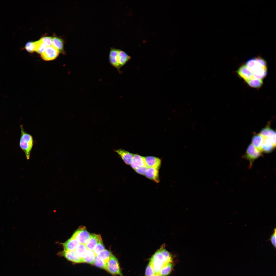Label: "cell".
<instances>
[{"label":"cell","instance_id":"obj_2","mask_svg":"<svg viewBox=\"0 0 276 276\" xmlns=\"http://www.w3.org/2000/svg\"><path fill=\"white\" fill-rule=\"evenodd\" d=\"M130 59V57L126 52L119 49L118 52L112 58L111 64L119 72L120 68Z\"/></svg>","mask_w":276,"mask_h":276},{"label":"cell","instance_id":"obj_8","mask_svg":"<svg viewBox=\"0 0 276 276\" xmlns=\"http://www.w3.org/2000/svg\"><path fill=\"white\" fill-rule=\"evenodd\" d=\"M59 53L58 50L52 45L48 46L41 54V56L45 61L52 60L57 56Z\"/></svg>","mask_w":276,"mask_h":276},{"label":"cell","instance_id":"obj_26","mask_svg":"<svg viewBox=\"0 0 276 276\" xmlns=\"http://www.w3.org/2000/svg\"><path fill=\"white\" fill-rule=\"evenodd\" d=\"M96 255L92 250H88L86 255L83 258L84 262L93 264Z\"/></svg>","mask_w":276,"mask_h":276},{"label":"cell","instance_id":"obj_1","mask_svg":"<svg viewBox=\"0 0 276 276\" xmlns=\"http://www.w3.org/2000/svg\"><path fill=\"white\" fill-rule=\"evenodd\" d=\"M20 128L21 133L19 146L25 153L27 159L29 160L34 144L33 139L32 135L24 131L22 125H20Z\"/></svg>","mask_w":276,"mask_h":276},{"label":"cell","instance_id":"obj_3","mask_svg":"<svg viewBox=\"0 0 276 276\" xmlns=\"http://www.w3.org/2000/svg\"><path fill=\"white\" fill-rule=\"evenodd\" d=\"M150 262L153 267L155 274H159L161 269L166 263L161 247L153 254Z\"/></svg>","mask_w":276,"mask_h":276},{"label":"cell","instance_id":"obj_24","mask_svg":"<svg viewBox=\"0 0 276 276\" xmlns=\"http://www.w3.org/2000/svg\"><path fill=\"white\" fill-rule=\"evenodd\" d=\"M112 253L110 251L105 249L102 251L96 256L98 259L102 260L107 263Z\"/></svg>","mask_w":276,"mask_h":276},{"label":"cell","instance_id":"obj_18","mask_svg":"<svg viewBox=\"0 0 276 276\" xmlns=\"http://www.w3.org/2000/svg\"><path fill=\"white\" fill-rule=\"evenodd\" d=\"M79 244L77 240L72 237L66 242L62 243L64 250H75Z\"/></svg>","mask_w":276,"mask_h":276},{"label":"cell","instance_id":"obj_21","mask_svg":"<svg viewBox=\"0 0 276 276\" xmlns=\"http://www.w3.org/2000/svg\"><path fill=\"white\" fill-rule=\"evenodd\" d=\"M52 45L59 52L63 53V41L58 37L52 38Z\"/></svg>","mask_w":276,"mask_h":276},{"label":"cell","instance_id":"obj_10","mask_svg":"<svg viewBox=\"0 0 276 276\" xmlns=\"http://www.w3.org/2000/svg\"><path fill=\"white\" fill-rule=\"evenodd\" d=\"M62 255L69 261L75 263L84 262L83 259L80 258L77 255L75 250H64L62 252Z\"/></svg>","mask_w":276,"mask_h":276},{"label":"cell","instance_id":"obj_29","mask_svg":"<svg viewBox=\"0 0 276 276\" xmlns=\"http://www.w3.org/2000/svg\"><path fill=\"white\" fill-rule=\"evenodd\" d=\"M107 263L103 261L98 259L96 256L93 264L99 268L105 270Z\"/></svg>","mask_w":276,"mask_h":276},{"label":"cell","instance_id":"obj_4","mask_svg":"<svg viewBox=\"0 0 276 276\" xmlns=\"http://www.w3.org/2000/svg\"><path fill=\"white\" fill-rule=\"evenodd\" d=\"M262 155V152L257 149L252 144L249 145L242 158L247 159L249 162V168H251L254 161Z\"/></svg>","mask_w":276,"mask_h":276},{"label":"cell","instance_id":"obj_20","mask_svg":"<svg viewBox=\"0 0 276 276\" xmlns=\"http://www.w3.org/2000/svg\"><path fill=\"white\" fill-rule=\"evenodd\" d=\"M263 141V137L259 134L255 133L252 138V144L261 152Z\"/></svg>","mask_w":276,"mask_h":276},{"label":"cell","instance_id":"obj_33","mask_svg":"<svg viewBox=\"0 0 276 276\" xmlns=\"http://www.w3.org/2000/svg\"><path fill=\"white\" fill-rule=\"evenodd\" d=\"M48 46L52 45V38L49 37H44L40 39Z\"/></svg>","mask_w":276,"mask_h":276},{"label":"cell","instance_id":"obj_12","mask_svg":"<svg viewBox=\"0 0 276 276\" xmlns=\"http://www.w3.org/2000/svg\"><path fill=\"white\" fill-rule=\"evenodd\" d=\"M146 165L148 167H152L159 169L161 165V160L159 158L153 156L144 157Z\"/></svg>","mask_w":276,"mask_h":276},{"label":"cell","instance_id":"obj_30","mask_svg":"<svg viewBox=\"0 0 276 276\" xmlns=\"http://www.w3.org/2000/svg\"><path fill=\"white\" fill-rule=\"evenodd\" d=\"M24 49L29 53H32L35 51L34 42L30 41L27 42L24 47Z\"/></svg>","mask_w":276,"mask_h":276},{"label":"cell","instance_id":"obj_17","mask_svg":"<svg viewBox=\"0 0 276 276\" xmlns=\"http://www.w3.org/2000/svg\"><path fill=\"white\" fill-rule=\"evenodd\" d=\"M263 141L262 147V152L269 153L272 151L275 148V145L270 139L263 138Z\"/></svg>","mask_w":276,"mask_h":276},{"label":"cell","instance_id":"obj_19","mask_svg":"<svg viewBox=\"0 0 276 276\" xmlns=\"http://www.w3.org/2000/svg\"><path fill=\"white\" fill-rule=\"evenodd\" d=\"M267 67L259 68L252 71L254 77L255 78L263 80L267 75Z\"/></svg>","mask_w":276,"mask_h":276},{"label":"cell","instance_id":"obj_23","mask_svg":"<svg viewBox=\"0 0 276 276\" xmlns=\"http://www.w3.org/2000/svg\"><path fill=\"white\" fill-rule=\"evenodd\" d=\"M172 268V262L166 263L163 267L159 274L160 276H167L171 273Z\"/></svg>","mask_w":276,"mask_h":276},{"label":"cell","instance_id":"obj_35","mask_svg":"<svg viewBox=\"0 0 276 276\" xmlns=\"http://www.w3.org/2000/svg\"><path fill=\"white\" fill-rule=\"evenodd\" d=\"M152 276H160V275L158 274H155L154 275Z\"/></svg>","mask_w":276,"mask_h":276},{"label":"cell","instance_id":"obj_32","mask_svg":"<svg viewBox=\"0 0 276 276\" xmlns=\"http://www.w3.org/2000/svg\"><path fill=\"white\" fill-rule=\"evenodd\" d=\"M276 228H275L273 231V233L269 239L267 241H270L274 248L275 249L276 247Z\"/></svg>","mask_w":276,"mask_h":276},{"label":"cell","instance_id":"obj_25","mask_svg":"<svg viewBox=\"0 0 276 276\" xmlns=\"http://www.w3.org/2000/svg\"><path fill=\"white\" fill-rule=\"evenodd\" d=\"M251 87L255 88H259L262 86L263 82L262 80L254 78L245 81Z\"/></svg>","mask_w":276,"mask_h":276},{"label":"cell","instance_id":"obj_11","mask_svg":"<svg viewBox=\"0 0 276 276\" xmlns=\"http://www.w3.org/2000/svg\"><path fill=\"white\" fill-rule=\"evenodd\" d=\"M236 72L238 75L245 81L254 78L252 71L245 64L240 66Z\"/></svg>","mask_w":276,"mask_h":276},{"label":"cell","instance_id":"obj_6","mask_svg":"<svg viewBox=\"0 0 276 276\" xmlns=\"http://www.w3.org/2000/svg\"><path fill=\"white\" fill-rule=\"evenodd\" d=\"M90 235L86 227L81 226L74 233L71 237L76 239L80 244L86 245L90 238Z\"/></svg>","mask_w":276,"mask_h":276},{"label":"cell","instance_id":"obj_34","mask_svg":"<svg viewBox=\"0 0 276 276\" xmlns=\"http://www.w3.org/2000/svg\"><path fill=\"white\" fill-rule=\"evenodd\" d=\"M148 168V167L145 165L137 168L134 170L137 173L144 175Z\"/></svg>","mask_w":276,"mask_h":276},{"label":"cell","instance_id":"obj_16","mask_svg":"<svg viewBox=\"0 0 276 276\" xmlns=\"http://www.w3.org/2000/svg\"><path fill=\"white\" fill-rule=\"evenodd\" d=\"M101 239L100 234H91L90 238L85 245L87 249L93 250L97 244Z\"/></svg>","mask_w":276,"mask_h":276},{"label":"cell","instance_id":"obj_5","mask_svg":"<svg viewBox=\"0 0 276 276\" xmlns=\"http://www.w3.org/2000/svg\"><path fill=\"white\" fill-rule=\"evenodd\" d=\"M105 270L112 275L123 276L118 260L112 253L106 263Z\"/></svg>","mask_w":276,"mask_h":276},{"label":"cell","instance_id":"obj_14","mask_svg":"<svg viewBox=\"0 0 276 276\" xmlns=\"http://www.w3.org/2000/svg\"><path fill=\"white\" fill-rule=\"evenodd\" d=\"M144 175L148 178L156 183L160 181L159 170L152 167H148Z\"/></svg>","mask_w":276,"mask_h":276},{"label":"cell","instance_id":"obj_15","mask_svg":"<svg viewBox=\"0 0 276 276\" xmlns=\"http://www.w3.org/2000/svg\"><path fill=\"white\" fill-rule=\"evenodd\" d=\"M130 165L134 170L146 165L144 157L137 154H134Z\"/></svg>","mask_w":276,"mask_h":276},{"label":"cell","instance_id":"obj_31","mask_svg":"<svg viewBox=\"0 0 276 276\" xmlns=\"http://www.w3.org/2000/svg\"><path fill=\"white\" fill-rule=\"evenodd\" d=\"M155 274L153 267L149 262L146 269L145 276H152Z\"/></svg>","mask_w":276,"mask_h":276},{"label":"cell","instance_id":"obj_9","mask_svg":"<svg viewBox=\"0 0 276 276\" xmlns=\"http://www.w3.org/2000/svg\"><path fill=\"white\" fill-rule=\"evenodd\" d=\"M270 123V122L268 123L265 127L262 129L259 134L263 137L267 138L271 140L273 144L276 145L275 131L271 128Z\"/></svg>","mask_w":276,"mask_h":276},{"label":"cell","instance_id":"obj_28","mask_svg":"<svg viewBox=\"0 0 276 276\" xmlns=\"http://www.w3.org/2000/svg\"><path fill=\"white\" fill-rule=\"evenodd\" d=\"M105 249V246L102 239L96 245L93 251L96 256L99 252Z\"/></svg>","mask_w":276,"mask_h":276},{"label":"cell","instance_id":"obj_7","mask_svg":"<svg viewBox=\"0 0 276 276\" xmlns=\"http://www.w3.org/2000/svg\"><path fill=\"white\" fill-rule=\"evenodd\" d=\"M245 65L251 71L259 67H267L266 61L260 57H253L248 60Z\"/></svg>","mask_w":276,"mask_h":276},{"label":"cell","instance_id":"obj_27","mask_svg":"<svg viewBox=\"0 0 276 276\" xmlns=\"http://www.w3.org/2000/svg\"><path fill=\"white\" fill-rule=\"evenodd\" d=\"M34 42L35 51L41 54L45 50L47 47V45L40 39Z\"/></svg>","mask_w":276,"mask_h":276},{"label":"cell","instance_id":"obj_22","mask_svg":"<svg viewBox=\"0 0 276 276\" xmlns=\"http://www.w3.org/2000/svg\"><path fill=\"white\" fill-rule=\"evenodd\" d=\"M88 250L85 245L80 244L75 250L79 257L83 259L86 255Z\"/></svg>","mask_w":276,"mask_h":276},{"label":"cell","instance_id":"obj_13","mask_svg":"<svg viewBox=\"0 0 276 276\" xmlns=\"http://www.w3.org/2000/svg\"><path fill=\"white\" fill-rule=\"evenodd\" d=\"M115 151L126 164L130 165L134 154L122 149L116 150Z\"/></svg>","mask_w":276,"mask_h":276}]
</instances>
